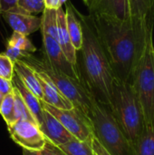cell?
I'll return each mask as SVG.
<instances>
[{
    "label": "cell",
    "instance_id": "cell-1",
    "mask_svg": "<svg viewBox=\"0 0 154 155\" xmlns=\"http://www.w3.org/2000/svg\"><path fill=\"white\" fill-rule=\"evenodd\" d=\"M150 13L146 17L131 16L127 19L103 14L88 15L114 77L119 81L131 84L146 45Z\"/></svg>",
    "mask_w": 154,
    "mask_h": 155
},
{
    "label": "cell",
    "instance_id": "cell-2",
    "mask_svg": "<svg viewBox=\"0 0 154 155\" xmlns=\"http://www.w3.org/2000/svg\"><path fill=\"white\" fill-rule=\"evenodd\" d=\"M83 28V45L78 51L76 66L83 83L98 101L111 106L115 81L107 55L97 37L89 15L74 8Z\"/></svg>",
    "mask_w": 154,
    "mask_h": 155
},
{
    "label": "cell",
    "instance_id": "cell-3",
    "mask_svg": "<svg viewBox=\"0 0 154 155\" xmlns=\"http://www.w3.org/2000/svg\"><path fill=\"white\" fill-rule=\"evenodd\" d=\"M154 10L150 13L149 26L144 51L134 69L131 84L141 106L144 124L154 125Z\"/></svg>",
    "mask_w": 154,
    "mask_h": 155
},
{
    "label": "cell",
    "instance_id": "cell-4",
    "mask_svg": "<svg viewBox=\"0 0 154 155\" xmlns=\"http://www.w3.org/2000/svg\"><path fill=\"white\" fill-rule=\"evenodd\" d=\"M18 60L25 63L34 71L44 74L72 103L74 108L90 118L92 100L94 96L81 81L62 73L53 66L43 55L41 58H38L33 54L24 52Z\"/></svg>",
    "mask_w": 154,
    "mask_h": 155
},
{
    "label": "cell",
    "instance_id": "cell-5",
    "mask_svg": "<svg viewBox=\"0 0 154 155\" xmlns=\"http://www.w3.org/2000/svg\"><path fill=\"white\" fill-rule=\"evenodd\" d=\"M110 110L118 125L133 145L145 128V124L131 84L115 79Z\"/></svg>",
    "mask_w": 154,
    "mask_h": 155
},
{
    "label": "cell",
    "instance_id": "cell-6",
    "mask_svg": "<svg viewBox=\"0 0 154 155\" xmlns=\"http://www.w3.org/2000/svg\"><path fill=\"white\" fill-rule=\"evenodd\" d=\"M90 119L94 137L110 154L135 155L133 145L118 125L109 106L94 97Z\"/></svg>",
    "mask_w": 154,
    "mask_h": 155
},
{
    "label": "cell",
    "instance_id": "cell-7",
    "mask_svg": "<svg viewBox=\"0 0 154 155\" xmlns=\"http://www.w3.org/2000/svg\"><path fill=\"white\" fill-rule=\"evenodd\" d=\"M40 101L43 109L54 115L74 138L80 141H90L93 139L94 135L92 122L81 111L74 107L70 110L59 109L42 100Z\"/></svg>",
    "mask_w": 154,
    "mask_h": 155
},
{
    "label": "cell",
    "instance_id": "cell-8",
    "mask_svg": "<svg viewBox=\"0 0 154 155\" xmlns=\"http://www.w3.org/2000/svg\"><path fill=\"white\" fill-rule=\"evenodd\" d=\"M12 140L22 147L30 151H42L45 144V138L39 126L31 121L18 120L7 126Z\"/></svg>",
    "mask_w": 154,
    "mask_h": 155
},
{
    "label": "cell",
    "instance_id": "cell-9",
    "mask_svg": "<svg viewBox=\"0 0 154 155\" xmlns=\"http://www.w3.org/2000/svg\"><path fill=\"white\" fill-rule=\"evenodd\" d=\"M42 37H43V54H42V55L56 69H58L62 73H64L73 78H75L83 83L77 66L73 65L67 60L66 56L64 55V54L63 50L61 49L57 41L54 38H53L52 36L45 34L44 32H42Z\"/></svg>",
    "mask_w": 154,
    "mask_h": 155
},
{
    "label": "cell",
    "instance_id": "cell-10",
    "mask_svg": "<svg viewBox=\"0 0 154 155\" xmlns=\"http://www.w3.org/2000/svg\"><path fill=\"white\" fill-rule=\"evenodd\" d=\"M39 128L45 140L55 146L64 144L74 138L54 115L45 110L43 112L42 123Z\"/></svg>",
    "mask_w": 154,
    "mask_h": 155
},
{
    "label": "cell",
    "instance_id": "cell-11",
    "mask_svg": "<svg viewBox=\"0 0 154 155\" xmlns=\"http://www.w3.org/2000/svg\"><path fill=\"white\" fill-rule=\"evenodd\" d=\"M89 15L103 14L119 19L130 16L128 0H92L87 4Z\"/></svg>",
    "mask_w": 154,
    "mask_h": 155
},
{
    "label": "cell",
    "instance_id": "cell-12",
    "mask_svg": "<svg viewBox=\"0 0 154 155\" xmlns=\"http://www.w3.org/2000/svg\"><path fill=\"white\" fill-rule=\"evenodd\" d=\"M1 14L14 32L27 36L40 29L41 18L38 16L19 12H4Z\"/></svg>",
    "mask_w": 154,
    "mask_h": 155
},
{
    "label": "cell",
    "instance_id": "cell-13",
    "mask_svg": "<svg viewBox=\"0 0 154 155\" xmlns=\"http://www.w3.org/2000/svg\"><path fill=\"white\" fill-rule=\"evenodd\" d=\"M35 72V71H34ZM43 92V100L46 104L64 110H70L74 108L72 103L53 84V83L44 74L35 72Z\"/></svg>",
    "mask_w": 154,
    "mask_h": 155
},
{
    "label": "cell",
    "instance_id": "cell-14",
    "mask_svg": "<svg viewBox=\"0 0 154 155\" xmlns=\"http://www.w3.org/2000/svg\"><path fill=\"white\" fill-rule=\"evenodd\" d=\"M57 14V43L59 44L61 49L63 50L64 55L66 56L67 60L76 66L77 62V52L74 49L71 38L67 30V25H66V18H65V13L62 7L58 8L56 10Z\"/></svg>",
    "mask_w": 154,
    "mask_h": 155
},
{
    "label": "cell",
    "instance_id": "cell-15",
    "mask_svg": "<svg viewBox=\"0 0 154 155\" xmlns=\"http://www.w3.org/2000/svg\"><path fill=\"white\" fill-rule=\"evenodd\" d=\"M11 83L13 87L16 89L17 92L19 93L21 98L23 99L24 103L27 106L28 110L32 114L33 117L34 118L37 125L39 126L42 123L43 112H44V109L41 104V101L23 84L21 79L15 74H14Z\"/></svg>",
    "mask_w": 154,
    "mask_h": 155
},
{
    "label": "cell",
    "instance_id": "cell-16",
    "mask_svg": "<svg viewBox=\"0 0 154 155\" xmlns=\"http://www.w3.org/2000/svg\"><path fill=\"white\" fill-rule=\"evenodd\" d=\"M15 74L21 79L23 84L39 99L43 100V92L36 73L21 60L14 63Z\"/></svg>",
    "mask_w": 154,
    "mask_h": 155
},
{
    "label": "cell",
    "instance_id": "cell-17",
    "mask_svg": "<svg viewBox=\"0 0 154 155\" xmlns=\"http://www.w3.org/2000/svg\"><path fill=\"white\" fill-rule=\"evenodd\" d=\"M64 13L67 30L71 38V42L76 52H78L83 45V28L81 25L80 19L74 11V6L70 2H67L66 10Z\"/></svg>",
    "mask_w": 154,
    "mask_h": 155
},
{
    "label": "cell",
    "instance_id": "cell-18",
    "mask_svg": "<svg viewBox=\"0 0 154 155\" xmlns=\"http://www.w3.org/2000/svg\"><path fill=\"white\" fill-rule=\"evenodd\" d=\"M135 155H154V125L143 129L133 144Z\"/></svg>",
    "mask_w": 154,
    "mask_h": 155
},
{
    "label": "cell",
    "instance_id": "cell-19",
    "mask_svg": "<svg viewBox=\"0 0 154 155\" xmlns=\"http://www.w3.org/2000/svg\"><path fill=\"white\" fill-rule=\"evenodd\" d=\"M92 140L80 141L74 138L58 147L66 155H95L92 148Z\"/></svg>",
    "mask_w": 154,
    "mask_h": 155
},
{
    "label": "cell",
    "instance_id": "cell-20",
    "mask_svg": "<svg viewBox=\"0 0 154 155\" xmlns=\"http://www.w3.org/2000/svg\"><path fill=\"white\" fill-rule=\"evenodd\" d=\"M57 14L54 9L44 8L41 17V32H44L48 35L57 40Z\"/></svg>",
    "mask_w": 154,
    "mask_h": 155
},
{
    "label": "cell",
    "instance_id": "cell-21",
    "mask_svg": "<svg viewBox=\"0 0 154 155\" xmlns=\"http://www.w3.org/2000/svg\"><path fill=\"white\" fill-rule=\"evenodd\" d=\"M13 94H14V123H15L18 120H26L36 124L34 118L33 117L32 114L30 113L27 106L24 103L19 93L14 87H13Z\"/></svg>",
    "mask_w": 154,
    "mask_h": 155
},
{
    "label": "cell",
    "instance_id": "cell-22",
    "mask_svg": "<svg viewBox=\"0 0 154 155\" xmlns=\"http://www.w3.org/2000/svg\"><path fill=\"white\" fill-rule=\"evenodd\" d=\"M130 16L146 17L154 9V0H128Z\"/></svg>",
    "mask_w": 154,
    "mask_h": 155
},
{
    "label": "cell",
    "instance_id": "cell-23",
    "mask_svg": "<svg viewBox=\"0 0 154 155\" xmlns=\"http://www.w3.org/2000/svg\"><path fill=\"white\" fill-rule=\"evenodd\" d=\"M11 46L18 48L21 51L33 54L36 51L35 46L31 43V41L27 38L26 35H24L20 33L14 32L10 39L7 41V44Z\"/></svg>",
    "mask_w": 154,
    "mask_h": 155
},
{
    "label": "cell",
    "instance_id": "cell-24",
    "mask_svg": "<svg viewBox=\"0 0 154 155\" xmlns=\"http://www.w3.org/2000/svg\"><path fill=\"white\" fill-rule=\"evenodd\" d=\"M0 114L7 126L14 124V94L13 92L5 95L0 104Z\"/></svg>",
    "mask_w": 154,
    "mask_h": 155
},
{
    "label": "cell",
    "instance_id": "cell-25",
    "mask_svg": "<svg viewBox=\"0 0 154 155\" xmlns=\"http://www.w3.org/2000/svg\"><path fill=\"white\" fill-rule=\"evenodd\" d=\"M17 9L19 13L24 14H37L44 9V0H18Z\"/></svg>",
    "mask_w": 154,
    "mask_h": 155
},
{
    "label": "cell",
    "instance_id": "cell-26",
    "mask_svg": "<svg viewBox=\"0 0 154 155\" xmlns=\"http://www.w3.org/2000/svg\"><path fill=\"white\" fill-rule=\"evenodd\" d=\"M14 74V62L4 53L0 54V77L11 81Z\"/></svg>",
    "mask_w": 154,
    "mask_h": 155
},
{
    "label": "cell",
    "instance_id": "cell-27",
    "mask_svg": "<svg viewBox=\"0 0 154 155\" xmlns=\"http://www.w3.org/2000/svg\"><path fill=\"white\" fill-rule=\"evenodd\" d=\"M18 0H0V11L4 12H18L17 9Z\"/></svg>",
    "mask_w": 154,
    "mask_h": 155
},
{
    "label": "cell",
    "instance_id": "cell-28",
    "mask_svg": "<svg viewBox=\"0 0 154 155\" xmlns=\"http://www.w3.org/2000/svg\"><path fill=\"white\" fill-rule=\"evenodd\" d=\"M42 153L44 155H66L58 146H55L54 144L47 141L45 142V144L42 149Z\"/></svg>",
    "mask_w": 154,
    "mask_h": 155
},
{
    "label": "cell",
    "instance_id": "cell-29",
    "mask_svg": "<svg viewBox=\"0 0 154 155\" xmlns=\"http://www.w3.org/2000/svg\"><path fill=\"white\" fill-rule=\"evenodd\" d=\"M4 54L6 56H8L15 63L16 60H18L22 56V54H24V51H21L18 48H15V47L11 46L9 45H6V49H5V52Z\"/></svg>",
    "mask_w": 154,
    "mask_h": 155
},
{
    "label": "cell",
    "instance_id": "cell-30",
    "mask_svg": "<svg viewBox=\"0 0 154 155\" xmlns=\"http://www.w3.org/2000/svg\"><path fill=\"white\" fill-rule=\"evenodd\" d=\"M92 148L95 155H111L103 148V146L98 142V140L94 136L92 140Z\"/></svg>",
    "mask_w": 154,
    "mask_h": 155
},
{
    "label": "cell",
    "instance_id": "cell-31",
    "mask_svg": "<svg viewBox=\"0 0 154 155\" xmlns=\"http://www.w3.org/2000/svg\"><path fill=\"white\" fill-rule=\"evenodd\" d=\"M13 92V85L11 81L0 77V93L5 96Z\"/></svg>",
    "mask_w": 154,
    "mask_h": 155
},
{
    "label": "cell",
    "instance_id": "cell-32",
    "mask_svg": "<svg viewBox=\"0 0 154 155\" xmlns=\"http://www.w3.org/2000/svg\"><path fill=\"white\" fill-rule=\"evenodd\" d=\"M44 8L54 9V10H57L63 5L61 4V0H44Z\"/></svg>",
    "mask_w": 154,
    "mask_h": 155
},
{
    "label": "cell",
    "instance_id": "cell-33",
    "mask_svg": "<svg viewBox=\"0 0 154 155\" xmlns=\"http://www.w3.org/2000/svg\"><path fill=\"white\" fill-rule=\"evenodd\" d=\"M23 155H44L42 151H30L26 149H22Z\"/></svg>",
    "mask_w": 154,
    "mask_h": 155
},
{
    "label": "cell",
    "instance_id": "cell-34",
    "mask_svg": "<svg viewBox=\"0 0 154 155\" xmlns=\"http://www.w3.org/2000/svg\"><path fill=\"white\" fill-rule=\"evenodd\" d=\"M3 98H4V95L0 93V104H1V103H2V101H3Z\"/></svg>",
    "mask_w": 154,
    "mask_h": 155
},
{
    "label": "cell",
    "instance_id": "cell-35",
    "mask_svg": "<svg viewBox=\"0 0 154 155\" xmlns=\"http://www.w3.org/2000/svg\"><path fill=\"white\" fill-rule=\"evenodd\" d=\"M91 1H92V0H84V3H85L86 5H87V4H88L89 2H91Z\"/></svg>",
    "mask_w": 154,
    "mask_h": 155
},
{
    "label": "cell",
    "instance_id": "cell-36",
    "mask_svg": "<svg viewBox=\"0 0 154 155\" xmlns=\"http://www.w3.org/2000/svg\"><path fill=\"white\" fill-rule=\"evenodd\" d=\"M66 1H67V0H61V4L63 5V4H64V3H65Z\"/></svg>",
    "mask_w": 154,
    "mask_h": 155
},
{
    "label": "cell",
    "instance_id": "cell-37",
    "mask_svg": "<svg viewBox=\"0 0 154 155\" xmlns=\"http://www.w3.org/2000/svg\"><path fill=\"white\" fill-rule=\"evenodd\" d=\"M0 14H1V11H0Z\"/></svg>",
    "mask_w": 154,
    "mask_h": 155
}]
</instances>
